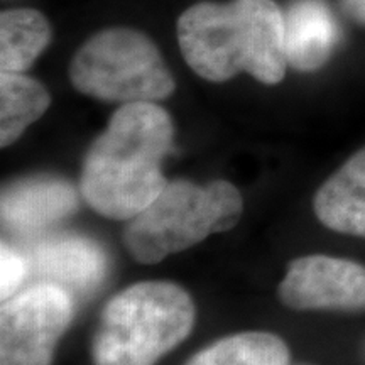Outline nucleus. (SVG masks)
I'll return each mask as SVG.
<instances>
[{
  "label": "nucleus",
  "instance_id": "obj_2",
  "mask_svg": "<svg viewBox=\"0 0 365 365\" xmlns=\"http://www.w3.org/2000/svg\"><path fill=\"white\" fill-rule=\"evenodd\" d=\"M182 58L196 75L227 81L249 73L266 85L284 78V12L274 0L200 2L178 19Z\"/></svg>",
  "mask_w": 365,
  "mask_h": 365
},
{
  "label": "nucleus",
  "instance_id": "obj_4",
  "mask_svg": "<svg viewBox=\"0 0 365 365\" xmlns=\"http://www.w3.org/2000/svg\"><path fill=\"white\" fill-rule=\"evenodd\" d=\"M244 202L232 182L207 186L171 181L125 228V247L137 262L154 264L190 249L210 234L230 230L240 220Z\"/></svg>",
  "mask_w": 365,
  "mask_h": 365
},
{
  "label": "nucleus",
  "instance_id": "obj_9",
  "mask_svg": "<svg viewBox=\"0 0 365 365\" xmlns=\"http://www.w3.org/2000/svg\"><path fill=\"white\" fill-rule=\"evenodd\" d=\"M78 195L59 178L38 176L9 185L2 193V225L11 234L33 235L70 217Z\"/></svg>",
  "mask_w": 365,
  "mask_h": 365
},
{
  "label": "nucleus",
  "instance_id": "obj_3",
  "mask_svg": "<svg viewBox=\"0 0 365 365\" xmlns=\"http://www.w3.org/2000/svg\"><path fill=\"white\" fill-rule=\"evenodd\" d=\"M195 304L166 281L137 282L105 304L91 345L95 365H154L190 335Z\"/></svg>",
  "mask_w": 365,
  "mask_h": 365
},
{
  "label": "nucleus",
  "instance_id": "obj_10",
  "mask_svg": "<svg viewBox=\"0 0 365 365\" xmlns=\"http://www.w3.org/2000/svg\"><path fill=\"white\" fill-rule=\"evenodd\" d=\"M339 43V22L325 0H294L284 12L287 66L317 71Z\"/></svg>",
  "mask_w": 365,
  "mask_h": 365
},
{
  "label": "nucleus",
  "instance_id": "obj_1",
  "mask_svg": "<svg viewBox=\"0 0 365 365\" xmlns=\"http://www.w3.org/2000/svg\"><path fill=\"white\" fill-rule=\"evenodd\" d=\"M170 113L156 103H125L90 145L80 188L85 202L112 220H130L168 185L161 166L173 145Z\"/></svg>",
  "mask_w": 365,
  "mask_h": 365
},
{
  "label": "nucleus",
  "instance_id": "obj_5",
  "mask_svg": "<svg viewBox=\"0 0 365 365\" xmlns=\"http://www.w3.org/2000/svg\"><path fill=\"white\" fill-rule=\"evenodd\" d=\"M70 78L81 93L122 105L156 103L176 88L156 44L129 27L91 36L73 56Z\"/></svg>",
  "mask_w": 365,
  "mask_h": 365
},
{
  "label": "nucleus",
  "instance_id": "obj_13",
  "mask_svg": "<svg viewBox=\"0 0 365 365\" xmlns=\"http://www.w3.org/2000/svg\"><path fill=\"white\" fill-rule=\"evenodd\" d=\"M51 97L38 80L24 73L0 75V145L7 148L48 110Z\"/></svg>",
  "mask_w": 365,
  "mask_h": 365
},
{
  "label": "nucleus",
  "instance_id": "obj_14",
  "mask_svg": "<svg viewBox=\"0 0 365 365\" xmlns=\"http://www.w3.org/2000/svg\"><path fill=\"white\" fill-rule=\"evenodd\" d=\"M289 350L279 336L267 331H245L218 340L186 365H287Z\"/></svg>",
  "mask_w": 365,
  "mask_h": 365
},
{
  "label": "nucleus",
  "instance_id": "obj_7",
  "mask_svg": "<svg viewBox=\"0 0 365 365\" xmlns=\"http://www.w3.org/2000/svg\"><path fill=\"white\" fill-rule=\"evenodd\" d=\"M279 298L293 309H365V266L328 255L299 257L287 267Z\"/></svg>",
  "mask_w": 365,
  "mask_h": 365
},
{
  "label": "nucleus",
  "instance_id": "obj_6",
  "mask_svg": "<svg viewBox=\"0 0 365 365\" xmlns=\"http://www.w3.org/2000/svg\"><path fill=\"white\" fill-rule=\"evenodd\" d=\"M73 296L36 282L4 301L0 365H51L54 349L73 319Z\"/></svg>",
  "mask_w": 365,
  "mask_h": 365
},
{
  "label": "nucleus",
  "instance_id": "obj_15",
  "mask_svg": "<svg viewBox=\"0 0 365 365\" xmlns=\"http://www.w3.org/2000/svg\"><path fill=\"white\" fill-rule=\"evenodd\" d=\"M0 267H2L0 293H2V301H6L17 293L22 281L26 279L27 264L26 259L21 257L19 252L2 244V249H0Z\"/></svg>",
  "mask_w": 365,
  "mask_h": 365
},
{
  "label": "nucleus",
  "instance_id": "obj_16",
  "mask_svg": "<svg viewBox=\"0 0 365 365\" xmlns=\"http://www.w3.org/2000/svg\"><path fill=\"white\" fill-rule=\"evenodd\" d=\"M340 4L350 19L365 24V0H340Z\"/></svg>",
  "mask_w": 365,
  "mask_h": 365
},
{
  "label": "nucleus",
  "instance_id": "obj_8",
  "mask_svg": "<svg viewBox=\"0 0 365 365\" xmlns=\"http://www.w3.org/2000/svg\"><path fill=\"white\" fill-rule=\"evenodd\" d=\"M26 264L27 274L61 287L73 299L93 293L107 272V257L100 245L80 235L43 239L29 250Z\"/></svg>",
  "mask_w": 365,
  "mask_h": 365
},
{
  "label": "nucleus",
  "instance_id": "obj_12",
  "mask_svg": "<svg viewBox=\"0 0 365 365\" xmlns=\"http://www.w3.org/2000/svg\"><path fill=\"white\" fill-rule=\"evenodd\" d=\"M51 41V26L39 11L12 9L0 16V70L24 73Z\"/></svg>",
  "mask_w": 365,
  "mask_h": 365
},
{
  "label": "nucleus",
  "instance_id": "obj_11",
  "mask_svg": "<svg viewBox=\"0 0 365 365\" xmlns=\"http://www.w3.org/2000/svg\"><path fill=\"white\" fill-rule=\"evenodd\" d=\"M313 208L330 230L365 239V148L323 182Z\"/></svg>",
  "mask_w": 365,
  "mask_h": 365
}]
</instances>
